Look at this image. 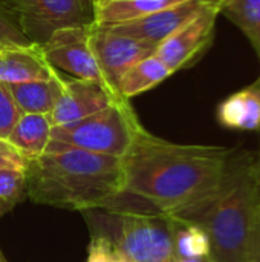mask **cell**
Returning a JSON list of instances; mask_svg holds the SVG:
<instances>
[{
    "mask_svg": "<svg viewBox=\"0 0 260 262\" xmlns=\"http://www.w3.org/2000/svg\"><path fill=\"white\" fill-rule=\"evenodd\" d=\"M0 262H6L5 256H3V253H2V250H0Z\"/></svg>",
    "mask_w": 260,
    "mask_h": 262,
    "instance_id": "obj_27",
    "label": "cell"
},
{
    "mask_svg": "<svg viewBox=\"0 0 260 262\" xmlns=\"http://www.w3.org/2000/svg\"><path fill=\"white\" fill-rule=\"evenodd\" d=\"M245 262H260V209L247 247Z\"/></svg>",
    "mask_w": 260,
    "mask_h": 262,
    "instance_id": "obj_25",
    "label": "cell"
},
{
    "mask_svg": "<svg viewBox=\"0 0 260 262\" xmlns=\"http://www.w3.org/2000/svg\"><path fill=\"white\" fill-rule=\"evenodd\" d=\"M187 0H95L92 18L97 26H113L179 5Z\"/></svg>",
    "mask_w": 260,
    "mask_h": 262,
    "instance_id": "obj_14",
    "label": "cell"
},
{
    "mask_svg": "<svg viewBox=\"0 0 260 262\" xmlns=\"http://www.w3.org/2000/svg\"><path fill=\"white\" fill-rule=\"evenodd\" d=\"M218 123L231 130H260V77L250 86L228 95L216 109Z\"/></svg>",
    "mask_w": 260,
    "mask_h": 262,
    "instance_id": "obj_13",
    "label": "cell"
},
{
    "mask_svg": "<svg viewBox=\"0 0 260 262\" xmlns=\"http://www.w3.org/2000/svg\"><path fill=\"white\" fill-rule=\"evenodd\" d=\"M170 75L172 71L153 54L133 64L124 74V77L120 81L118 92L123 98L129 100L158 86Z\"/></svg>",
    "mask_w": 260,
    "mask_h": 262,
    "instance_id": "obj_17",
    "label": "cell"
},
{
    "mask_svg": "<svg viewBox=\"0 0 260 262\" xmlns=\"http://www.w3.org/2000/svg\"><path fill=\"white\" fill-rule=\"evenodd\" d=\"M143 129L129 100L121 98L86 118L54 126L51 140L81 150L123 158Z\"/></svg>",
    "mask_w": 260,
    "mask_h": 262,
    "instance_id": "obj_5",
    "label": "cell"
},
{
    "mask_svg": "<svg viewBox=\"0 0 260 262\" xmlns=\"http://www.w3.org/2000/svg\"><path fill=\"white\" fill-rule=\"evenodd\" d=\"M221 14L248 38L260 61V0H215Z\"/></svg>",
    "mask_w": 260,
    "mask_h": 262,
    "instance_id": "obj_18",
    "label": "cell"
},
{
    "mask_svg": "<svg viewBox=\"0 0 260 262\" xmlns=\"http://www.w3.org/2000/svg\"><path fill=\"white\" fill-rule=\"evenodd\" d=\"M210 239L207 233L195 226L187 223H178L175 229V256L179 258H198L207 259L210 258Z\"/></svg>",
    "mask_w": 260,
    "mask_h": 262,
    "instance_id": "obj_19",
    "label": "cell"
},
{
    "mask_svg": "<svg viewBox=\"0 0 260 262\" xmlns=\"http://www.w3.org/2000/svg\"><path fill=\"white\" fill-rule=\"evenodd\" d=\"M0 9L31 43L40 46L61 28L93 21L87 0H0Z\"/></svg>",
    "mask_w": 260,
    "mask_h": 262,
    "instance_id": "obj_6",
    "label": "cell"
},
{
    "mask_svg": "<svg viewBox=\"0 0 260 262\" xmlns=\"http://www.w3.org/2000/svg\"><path fill=\"white\" fill-rule=\"evenodd\" d=\"M51 121L48 115L23 114L6 138L26 160L40 157L51 143Z\"/></svg>",
    "mask_w": 260,
    "mask_h": 262,
    "instance_id": "obj_16",
    "label": "cell"
},
{
    "mask_svg": "<svg viewBox=\"0 0 260 262\" xmlns=\"http://www.w3.org/2000/svg\"><path fill=\"white\" fill-rule=\"evenodd\" d=\"M9 89L21 114L49 115L63 94L64 78L55 74L49 80L9 84Z\"/></svg>",
    "mask_w": 260,
    "mask_h": 262,
    "instance_id": "obj_15",
    "label": "cell"
},
{
    "mask_svg": "<svg viewBox=\"0 0 260 262\" xmlns=\"http://www.w3.org/2000/svg\"><path fill=\"white\" fill-rule=\"evenodd\" d=\"M26 158L8 141L0 138V170L25 172Z\"/></svg>",
    "mask_w": 260,
    "mask_h": 262,
    "instance_id": "obj_24",
    "label": "cell"
},
{
    "mask_svg": "<svg viewBox=\"0 0 260 262\" xmlns=\"http://www.w3.org/2000/svg\"><path fill=\"white\" fill-rule=\"evenodd\" d=\"M21 111L17 106L9 84L0 81V138L6 140L14 129L15 123L21 117Z\"/></svg>",
    "mask_w": 260,
    "mask_h": 262,
    "instance_id": "obj_21",
    "label": "cell"
},
{
    "mask_svg": "<svg viewBox=\"0 0 260 262\" xmlns=\"http://www.w3.org/2000/svg\"><path fill=\"white\" fill-rule=\"evenodd\" d=\"M130 198L133 201H124L121 195L109 207L83 212L90 235L109 241L127 262H172L176 221Z\"/></svg>",
    "mask_w": 260,
    "mask_h": 262,
    "instance_id": "obj_4",
    "label": "cell"
},
{
    "mask_svg": "<svg viewBox=\"0 0 260 262\" xmlns=\"http://www.w3.org/2000/svg\"><path fill=\"white\" fill-rule=\"evenodd\" d=\"M123 97L115 95L104 83L98 80L64 78V89L54 111L48 115L51 126H63L95 112H100Z\"/></svg>",
    "mask_w": 260,
    "mask_h": 262,
    "instance_id": "obj_10",
    "label": "cell"
},
{
    "mask_svg": "<svg viewBox=\"0 0 260 262\" xmlns=\"http://www.w3.org/2000/svg\"><path fill=\"white\" fill-rule=\"evenodd\" d=\"M90 45L107 88L120 95L118 86L124 74L138 61L156 52V46L144 40L116 34L92 21ZM121 97V95H120Z\"/></svg>",
    "mask_w": 260,
    "mask_h": 262,
    "instance_id": "obj_7",
    "label": "cell"
},
{
    "mask_svg": "<svg viewBox=\"0 0 260 262\" xmlns=\"http://www.w3.org/2000/svg\"><path fill=\"white\" fill-rule=\"evenodd\" d=\"M31 43L9 15L0 9V49L11 46H29Z\"/></svg>",
    "mask_w": 260,
    "mask_h": 262,
    "instance_id": "obj_22",
    "label": "cell"
},
{
    "mask_svg": "<svg viewBox=\"0 0 260 262\" xmlns=\"http://www.w3.org/2000/svg\"><path fill=\"white\" fill-rule=\"evenodd\" d=\"M26 196V177L20 170H0V218Z\"/></svg>",
    "mask_w": 260,
    "mask_h": 262,
    "instance_id": "obj_20",
    "label": "cell"
},
{
    "mask_svg": "<svg viewBox=\"0 0 260 262\" xmlns=\"http://www.w3.org/2000/svg\"><path fill=\"white\" fill-rule=\"evenodd\" d=\"M219 14L218 3L211 0L195 18L162 41L155 55L172 71V74L190 66L213 43Z\"/></svg>",
    "mask_w": 260,
    "mask_h": 262,
    "instance_id": "obj_9",
    "label": "cell"
},
{
    "mask_svg": "<svg viewBox=\"0 0 260 262\" xmlns=\"http://www.w3.org/2000/svg\"><path fill=\"white\" fill-rule=\"evenodd\" d=\"M86 262H127L115 247L100 236H92L89 244V255Z\"/></svg>",
    "mask_w": 260,
    "mask_h": 262,
    "instance_id": "obj_23",
    "label": "cell"
},
{
    "mask_svg": "<svg viewBox=\"0 0 260 262\" xmlns=\"http://www.w3.org/2000/svg\"><path fill=\"white\" fill-rule=\"evenodd\" d=\"M26 196L35 204L93 210L123 195L121 158L49 143L44 154L26 160Z\"/></svg>",
    "mask_w": 260,
    "mask_h": 262,
    "instance_id": "obj_2",
    "label": "cell"
},
{
    "mask_svg": "<svg viewBox=\"0 0 260 262\" xmlns=\"http://www.w3.org/2000/svg\"><path fill=\"white\" fill-rule=\"evenodd\" d=\"M55 74L40 45L0 49V81L5 84L49 80Z\"/></svg>",
    "mask_w": 260,
    "mask_h": 262,
    "instance_id": "obj_12",
    "label": "cell"
},
{
    "mask_svg": "<svg viewBox=\"0 0 260 262\" xmlns=\"http://www.w3.org/2000/svg\"><path fill=\"white\" fill-rule=\"evenodd\" d=\"M234 149L178 144L143 129L121 158L123 193L175 218L218 190Z\"/></svg>",
    "mask_w": 260,
    "mask_h": 262,
    "instance_id": "obj_1",
    "label": "cell"
},
{
    "mask_svg": "<svg viewBox=\"0 0 260 262\" xmlns=\"http://www.w3.org/2000/svg\"><path fill=\"white\" fill-rule=\"evenodd\" d=\"M259 209L260 152L236 147L218 190L173 220L207 233L211 246L208 262H245Z\"/></svg>",
    "mask_w": 260,
    "mask_h": 262,
    "instance_id": "obj_3",
    "label": "cell"
},
{
    "mask_svg": "<svg viewBox=\"0 0 260 262\" xmlns=\"http://www.w3.org/2000/svg\"><path fill=\"white\" fill-rule=\"evenodd\" d=\"M210 2L211 0H187L179 5L141 17L138 20L120 23L107 28L116 34L152 43L158 49V46L162 41H166L179 28H182L185 23L195 18Z\"/></svg>",
    "mask_w": 260,
    "mask_h": 262,
    "instance_id": "obj_11",
    "label": "cell"
},
{
    "mask_svg": "<svg viewBox=\"0 0 260 262\" xmlns=\"http://www.w3.org/2000/svg\"><path fill=\"white\" fill-rule=\"evenodd\" d=\"M92 2H95V0H92Z\"/></svg>",
    "mask_w": 260,
    "mask_h": 262,
    "instance_id": "obj_28",
    "label": "cell"
},
{
    "mask_svg": "<svg viewBox=\"0 0 260 262\" xmlns=\"http://www.w3.org/2000/svg\"><path fill=\"white\" fill-rule=\"evenodd\" d=\"M90 34L92 23L61 28L55 31L41 46L43 54L52 68L63 69L72 74L75 78L98 80L104 83L95 54L92 51Z\"/></svg>",
    "mask_w": 260,
    "mask_h": 262,
    "instance_id": "obj_8",
    "label": "cell"
},
{
    "mask_svg": "<svg viewBox=\"0 0 260 262\" xmlns=\"http://www.w3.org/2000/svg\"><path fill=\"white\" fill-rule=\"evenodd\" d=\"M172 262H208L207 259H198V258H179V256H175Z\"/></svg>",
    "mask_w": 260,
    "mask_h": 262,
    "instance_id": "obj_26",
    "label": "cell"
}]
</instances>
